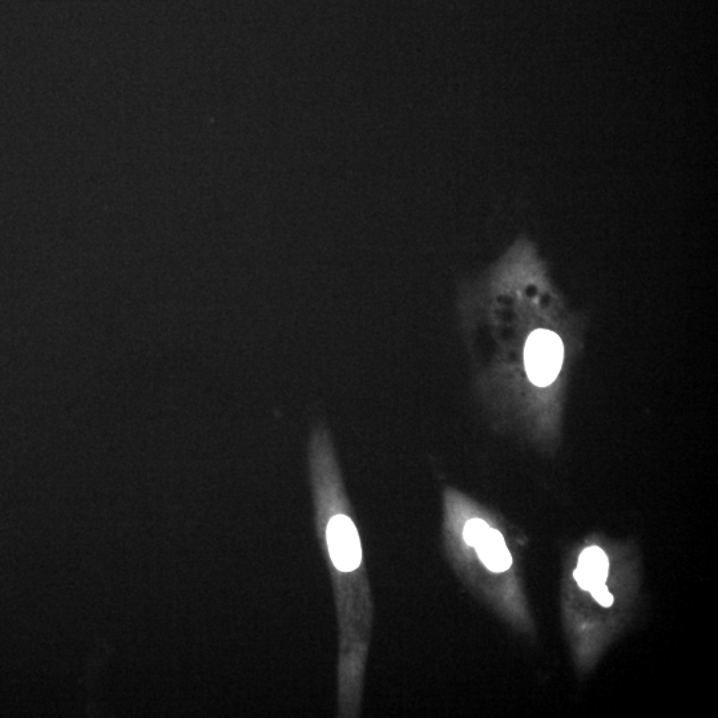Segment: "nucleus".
<instances>
[{"label": "nucleus", "instance_id": "nucleus-1", "mask_svg": "<svg viewBox=\"0 0 718 718\" xmlns=\"http://www.w3.org/2000/svg\"><path fill=\"white\" fill-rule=\"evenodd\" d=\"M463 539L467 546L474 548L480 563L491 574H511L514 556L498 528L480 518L470 519L463 528Z\"/></svg>", "mask_w": 718, "mask_h": 718}, {"label": "nucleus", "instance_id": "nucleus-2", "mask_svg": "<svg viewBox=\"0 0 718 718\" xmlns=\"http://www.w3.org/2000/svg\"><path fill=\"white\" fill-rule=\"evenodd\" d=\"M564 358V346L558 334L550 330H536L531 334L524 352L528 377L536 386H547L555 381Z\"/></svg>", "mask_w": 718, "mask_h": 718}, {"label": "nucleus", "instance_id": "nucleus-3", "mask_svg": "<svg viewBox=\"0 0 718 718\" xmlns=\"http://www.w3.org/2000/svg\"><path fill=\"white\" fill-rule=\"evenodd\" d=\"M330 558L341 572L356 571L362 562L361 540L353 520L346 515L330 519L326 528Z\"/></svg>", "mask_w": 718, "mask_h": 718}, {"label": "nucleus", "instance_id": "nucleus-4", "mask_svg": "<svg viewBox=\"0 0 718 718\" xmlns=\"http://www.w3.org/2000/svg\"><path fill=\"white\" fill-rule=\"evenodd\" d=\"M608 582L595 584V586L584 588V590L580 591L587 592L592 601H594L595 604H598L600 608L609 609L613 607V604H615V595L612 594L611 588L608 586Z\"/></svg>", "mask_w": 718, "mask_h": 718}]
</instances>
